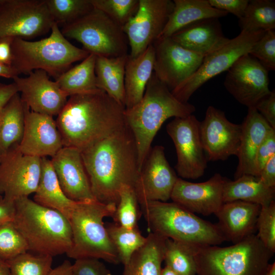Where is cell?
Listing matches in <instances>:
<instances>
[{"label": "cell", "instance_id": "obj_1", "mask_svg": "<svg viewBox=\"0 0 275 275\" xmlns=\"http://www.w3.org/2000/svg\"><path fill=\"white\" fill-rule=\"evenodd\" d=\"M124 111L100 89L70 96L56 120L64 147L81 151L123 130Z\"/></svg>", "mask_w": 275, "mask_h": 275}, {"label": "cell", "instance_id": "obj_2", "mask_svg": "<svg viewBox=\"0 0 275 275\" xmlns=\"http://www.w3.org/2000/svg\"><path fill=\"white\" fill-rule=\"evenodd\" d=\"M80 152L95 199L117 205L121 187H134L139 174L135 144L129 129L127 126Z\"/></svg>", "mask_w": 275, "mask_h": 275}, {"label": "cell", "instance_id": "obj_3", "mask_svg": "<svg viewBox=\"0 0 275 275\" xmlns=\"http://www.w3.org/2000/svg\"><path fill=\"white\" fill-rule=\"evenodd\" d=\"M195 111L193 104L179 101L153 73L141 100L124 111L126 124L135 144L139 172L162 124L170 118L187 116Z\"/></svg>", "mask_w": 275, "mask_h": 275}, {"label": "cell", "instance_id": "obj_4", "mask_svg": "<svg viewBox=\"0 0 275 275\" xmlns=\"http://www.w3.org/2000/svg\"><path fill=\"white\" fill-rule=\"evenodd\" d=\"M14 203L13 223L25 240L29 251L52 257L69 252L72 235L65 216L28 197L19 198Z\"/></svg>", "mask_w": 275, "mask_h": 275}, {"label": "cell", "instance_id": "obj_5", "mask_svg": "<svg viewBox=\"0 0 275 275\" xmlns=\"http://www.w3.org/2000/svg\"><path fill=\"white\" fill-rule=\"evenodd\" d=\"M141 206L150 232L167 238L194 248L219 245L226 241L217 224L175 202L150 201Z\"/></svg>", "mask_w": 275, "mask_h": 275}, {"label": "cell", "instance_id": "obj_6", "mask_svg": "<svg viewBox=\"0 0 275 275\" xmlns=\"http://www.w3.org/2000/svg\"><path fill=\"white\" fill-rule=\"evenodd\" d=\"M50 35L40 40L30 41L15 38L12 44L11 66L18 75H28L42 70L55 79L69 69L72 63L84 60L89 53L71 44L54 22Z\"/></svg>", "mask_w": 275, "mask_h": 275}, {"label": "cell", "instance_id": "obj_7", "mask_svg": "<svg viewBox=\"0 0 275 275\" xmlns=\"http://www.w3.org/2000/svg\"><path fill=\"white\" fill-rule=\"evenodd\" d=\"M115 204H104L96 200L77 202L68 218L72 244L67 256L75 260L95 258L118 264L119 258L108 234L103 219L113 216Z\"/></svg>", "mask_w": 275, "mask_h": 275}, {"label": "cell", "instance_id": "obj_8", "mask_svg": "<svg viewBox=\"0 0 275 275\" xmlns=\"http://www.w3.org/2000/svg\"><path fill=\"white\" fill-rule=\"evenodd\" d=\"M273 254L255 234L228 246L196 248V275H264Z\"/></svg>", "mask_w": 275, "mask_h": 275}, {"label": "cell", "instance_id": "obj_9", "mask_svg": "<svg viewBox=\"0 0 275 275\" xmlns=\"http://www.w3.org/2000/svg\"><path fill=\"white\" fill-rule=\"evenodd\" d=\"M61 31L66 38L80 42L89 54L107 58L128 54V42L123 27L95 8L77 20L64 25Z\"/></svg>", "mask_w": 275, "mask_h": 275}, {"label": "cell", "instance_id": "obj_10", "mask_svg": "<svg viewBox=\"0 0 275 275\" xmlns=\"http://www.w3.org/2000/svg\"><path fill=\"white\" fill-rule=\"evenodd\" d=\"M265 32L241 31L224 46L204 57L197 70L171 91L180 101L187 103L192 95L206 82L227 71L241 56L249 53L255 43Z\"/></svg>", "mask_w": 275, "mask_h": 275}, {"label": "cell", "instance_id": "obj_11", "mask_svg": "<svg viewBox=\"0 0 275 275\" xmlns=\"http://www.w3.org/2000/svg\"><path fill=\"white\" fill-rule=\"evenodd\" d=\"M54 22L46 0H2L0 3V38L40 37L50 31Z\"/></svg>", "mask_w": 275, "mask_h": 275}, {"label": "cell", "instance_id": "obj_12", "mask_svg": "<svg viewBox=\"0 0 275 275\" xmlns=\"http://www.w3.org/2000/svg\"><path fill=\"white\" fill-rule=\"evenodd\" d=\"M199 124L196 117L191 114L174 118L166 126L176 151L175 169L182 179H197L204 174L207 166Z\"/></svg>", "mask_w": 275, "mask_h": 275}, {"label": "cell", "instance_id": "obj_13", "mask_svg": "<svg viewBox=\"0 0 275 275\" xmlns=\"http://www.w3.org/2000/svg\"><path fill=\"white\" fill-rule=\"evenodd\" d=\"M17 146L2 152L0 162V193L14 202L35 193L41 173L42 158L23 154Z\"/></svg>", "mask_w": 275, "mask_h": 275}, {"label": "cell", "instance_id": "obj_14", "mask_svg": "<svg viewBox=\"0 0 275 275\" xmlns=\"http://www.w3.org/2000/svg\"><path fill=\"white\" fill-rule=\"evenodd\" d=\"M174 7L171 0H139L135 14L123 27L134 58L159 38Z\"/></svg>", "mask_w": 275, "mask_h": 275}, {"label": "cell", "instance_id": "obj_15", "mask_svg": "<svg viewBox=\"0 0 275 275\" xmlns=\"http://www.w3.org/2000/svg\"><path fill=\"white\" fill-rule=\"evenodd\" d=\"M153 45L155 50L153 73L171 91L192 75L204 58L183 47L171 37H159Z\"/></svg>", "mask_w": 275, "mask_h": 275}, {"label": "cell", "instance_id": "obj_16", "mask_svg": "<svg viewBox=\"0 0 275 275\" xmlns=\"http://www.w3.org/2000/svg\"><path fill=\"white\" fill-rule=\"evenodd\" d=\"M269 83L268 71L247 53L227 70L224 85L238 102L250 108L270 93Z\"/></svg>", "mask_w": 275, "mask_h": 275}, {"label": "cell", "instance_id": "obj_17", "mask_svg": "<svg viewBox=\"0 0 275 275\" xmlns=\"http://www.w3.org/2000/svg\"><path fill=\"white\" fill-rule=\"evenodd\" d=\"M178 178L166 157L164 148H151L133 187L139 204L168 201Z\"/></svg>", "mask_w": 275, "mask_h": 275}, {"label": "cell", "instance_id": "obj_18", "mask_svg": "<svg viewBox=\"0 0 275 275\" xmlns=\"http://www.w3.org/2000/svg\"><path fill=\"white\" fill-rule=\"evenodd\" d=\"M199 130L207 161L225 160L238 153L241 125L229 121L224 112L209 106Z\"/></svg>", "mask_w": 275, "mask_h": 275}, {"label": "cell", "instance_id": "obj_19", "mask_svg": "<svg viewBox=\"0 0 275 275\" xmlns=\"http://www.w3.org/2000/svg\"><path fill=\"white\" fill-rule=\"evenodd\" d=\"M23 103L31 111L58 116L64 107L68 95L42 70H36L26 77L13 78Z\"/></svg>", "mask_w": 275, "mask_h": 275}, {"label": "cell", "instance_id": "obj_20", "mask_svg": "<svg viewBox=\"0 0 275 275\" xmlns=\"http://www.w3.org/2000/svg\"><path fill=\"white\" fill-rule=\"evenodd\" d=\"M226 178L215 173L209 180L194 183L178 178L171 199L194 213L204 216L215 214L223 204Z\"/></svg>", "mask_w": 275, "mask_h": 275}, {"label": "cell", "instance_id": "obj_21", "mask_svg": "<svg viewBox=\"0 0 275 275\" xmlns=\"http://www.w3.org/2000/svg\"><path fill=\"white\" fill-rule=\"evenodd\" d=\"M24 105V128L18 149L25 155L53 157L64 147L56 120L52 116L31 111Z\"/></svg>", "mask_w": 275, "mask_h": 275}, {"label": "cell", "instance_id": "obj_22", "mask_svg": "<svg viewBox=\"0 0 275 275\" xmlns=\"http://www.w3.org/2000/svg\"><path fill=\"white\" fill-rule=\"evenodd\" d=\"M50 160L60 185L68 198L78 202L96 200L79 150L63 147Z\"/></svg>", "mask_w": 275, "mask_h": 275}, {"label": "cell", "instance_id": "obj_23", "mask_svg": "<svg viewBox=\"0 0 275 275\" xmlns=\"http://www.w3.org/2000/svg\"><path fill=\"white\" fill-rule=\"evenodd\" d=\"M261 208L258 204L241 201L224 203L214 214L226 240L235 244L255 234Z\"/></svg>", "mask_w": 275, "mask_h": 275}, {"label": "cell", "instance_id": "obj_24", "mask_svg": "<svg viewBox=\"0 0 275 275\" xmlns=\"http://www.w3.org/2000/svg\"><path fill=\"white\" fill-rule=\"evenodd\" d=\"M241 125L240 142L237 154L238 164L235 179L243 175L256 176L257 151L268 133L273 129L255 107L248 108V114Z\"/></svg>", "mask_w": 275, "mask_h": 275}, {"label": "cell", "instance_id": "obj_25", "mask_svg": "<svg viewBox=\"0 0 275 275\" xmlns=\"http://www.w3.org/2000/svg\"><path fill=\"white\" fill-rule=\"evenodd\" d=\"M170 37L183 47L204 57L219 49L230 40L225 36L218 18H215L197 21Z\"/></svg>", "mask_w": 275, "mask_h": 275}, {"label": "cell", "instance_id": "obj_26", "mask_svg": "<svg viewBox=\"0 0 275 275\" xmlns=\"http://www.w3.org/2000/svg\"><path fill=\"white\" fill-rule=\"evenodd\" d=\"M155 50L150 45L138 56L128 54L125 67V108H129L142 98L154 71Z\"/></svg>", "mask_w": 275, "mask_h": 275}, {"label": "cell", "instance_id": "obj_27", "mask_svg": "<svg viewBox=\"0 0 275 275\" xmlns=\"http://www.w3.org/2000/svg\"><path fill=\"white\" fill-rule=\"evenodd\" d=\"M174 7L159 37H170L180 30L197 21L219 18L228 13L212 7L208 0H174Z\"/></svg>", "mask_w": 275, "mask_h": 275}, {"label": "cell", "instance_id": "obj_28", "mask_svg": "<svg viewBox=\"0 0 275 275\" xmlns=\"http://www.w3.org/2000/svg\"><path fill=\"white\" fill-rule=\"evenodd\" d=\"M34 201L44 207L58 211L68 219L78 202L68 198L63 191L51 160L41 158V173Z\"/></svg>", "mask_w": 275, "mask_h": 275}, {"label": "cell", "instance_id": "obj_29", "mask_svg": "<svg viewBox=\"0 0 275 275\" xmlns=\"http://www.w3.org/2000/svg\"><path fill=\"white\" fill-rule=\"evenodd\" d=\"M167 238L150 232L144 244L124 265L123 275H161Z\"/></svg>", "mask_w": 275, "mask_h": 275}, {"label": "cell", "instance_id": "obj_30", "mask_svg": "<svg viewBox=\"0 0 275 275\" xmlns=\"http://www.w3.org/2000/svg\"><path fill=\"white\" fill-rule=\"evenodd\" d=\"M223 197L224 203L241 201L266 206L274 201L275 188L267 186L259 177L243 175L234 181L225 179Z\"/></svg>", "mask_w": 275, "mask_h": 275}, {"label": "cell", "instance_id": "obj_31", "mask_svg": "<svg viewBox=\"0 0 275 275\" xmlns=\"http://www.w3.org/2000/svg\"><path fill=\"white\" fill-rule=\"evenodd\" d=\"M128 55L107 58L96 56L97 87L125 107L124 75Z\"/></svg>", "mask_w": 275, "mask_h": 275}, {"label": "cell", "instance_id": "obj_32", "mask_svg": "<svg viewBox=\"0 0 275 275\" xmlns=\"http://www.w3.org/2000/svg\"><path fill=\"white\" fill-rule=\"evenodd\" d=\"M25 105L18 92L0 109V150L5 152L20 143L23 134Z\"/></svg>", "mask_w": 275, "mask_h": 275}, {"label": "cell", "instance_id": "obj_33", "mask_svg": "<svg viewBox=\"0 0 275 275\" xmlns=\"http://www.w3.org/2000/svg\"><path fill=\"white\" fill-rule=\"evenodd\" d=\"M96 59V55L89 54L80 63L69 68L55 80L68 97L99 89L95 72Z\"/></svg>", "mask_w": 275, "mask_h": 275}, {"label": "cell", "instance_id": "obj_34", "mask_svg": "<svg viewBox=\"0 0 275 275\" xmlns=\"http://www.w3.org/2000/svg\"><path fill=\"white\" fill-rule=\"evenodd\" d=\"M241 31L266 32L275 29V1L251 0L242 17L239 19Z\"/></svg>", "mask_w": 275, "mask_h": 275}, {"label": "cell", "instance_id": "obj_35", "mask_svg": "<svg viewBox=\"0 0 275 275\" xmlns=\"http://www.w3.org/2000/svg\"><path fill=\"white\" fill-rule=\"evenodd\" d=\"M109 237L117 252L120 262L124 265L129 261L134 253L142 246L146 240L138 227L127 228L116 224L106 227Z\"/></svg>", "mask_w": 275, "mask_h": 275}, {"label": "cell", "instance_id": "obj_36", "mask_svg": "<svg viewBox=\"0 0 275 275\" xmlns=\"http://www.w3.org/2000/svg\"><path fill=\"white\" fill-rule=\"evenodd\" d=\"M195 248L167 238L164 256L166 266L178 275H196Z\"/></svg>", "mask_w": 275, "mask_h": 275}, {"label": "cell", "instance_id": "obj_37", "mask_svg": "<svg viewBox=\"0 0 275 275\" xmlns=\"http://www.w3.org/2000/svg\"><path fill=\"white\" fill-rule=\"evenodd\" d=\"M49 13L58 25L70 24L93 9L90 0H46Z\"/></svg>", "mask_w": 275, "mask_h": 275}, {"label": "cell", "instance_id": "obj_38", "mask_svg": "<svg viewBox=\"0 0 275 275\" xmlns=\"http://www.w3.org/2000/svg\"><path fill=\"white\" fill-rule=\"evenodd\" d=\"M139 205L133 187L122 185L119 191V200L112 216L115 224L127 228L138 227L141 215Z\"/></svg>", "mask_w": 275, "mask_h": 275}, {"label": "cell", "instance_id": "obj_39", "mask_svg": "<svg viewBox=\"0 0 275 275\" xmlns=\"http://www.w3.org/2000/svg\"><path fill=\"white\" fill-rule=\"evenodd\" d=\"M10 275H48L52 257L28 252L8 260Z\"/></svg>", "mask_w": 275, "mask_h": 275}, {"label": "cell", "instance_id": "obj_40", "mask_svg": "<svg viewBox=\"0 0 275 275\" xmlns=\"http://www.w3.org/2000/svg\"><path fill=\"white\" fill-rule=\"evenodd\" d=\"M94 8L98 9L119 25L123 27L135 14L139 0H90Z\"/></svg>", "mask_w": 275, "mask_h": 275}, {"label": "cell", "instance_id": "obj_41", "mask_svg": "<svg viewBox=\"0 0 275 275\" xmlns=\"http://www.w3.org/2000/svg\"><path fill=\"white\" fill-rule=\"evenodd\" d=\"M29 251L28 244L13 222L0 226V257L9 260Z\"/></svg>", "mask_w": 275, "mask_h": 275}, {"label": "cell", "instance_id": "obj_42", "mask_svg": "<svg viewBox=\"0 0 275 275\" xmlns=\"http://www.w3.org/2000/svg\"><path fill=\"white\" fill-rule=\"evenodd\" d=\"M257 236L270 252H275V202L261 207L257 223Z\"/></svg>", "mask_w": 275, "mask_h": 275}, {"label": "cell", "instance_id": "obj_43", "mask_svg": "<svg viewBox=\"0 0 275 275\" xmlns=\"http://www.w3.org/2000/svg\"><path fill=\"white\" fill-rule=\"evenodd\" d=\"M249 54L268 71L275 70V31H266L253 45Z\"/></svg>", "mask_w": 275, "mask_h": 275}, {"label": "cell", "instance_id": "obj_44", "mask_svg": "<svg viewBox=\"0 0 275 275\" xmlns=\"http://www.w3.org/2000/svg\"><path fill=\"white\" fill-rule=\"evenodd\" d=\"M73 275H112L110 270L100 260L81 258L72 264Z\"/></svg>", "mask_w": 275, "mask_h": 275}, {"label": "cell", "instance_id": "obj_45", "mask_svg": "<svg viewBox=\"0 0 275 275\" xmlns=\"http://www.w3.org/2000/svg\"><path fill=\"white\" fill-rule=\"evenodd\" d=\"M275 155V129H272L260 146L255 159V174L259 177L263 168Z\"/></svg>", "mask_w": 275, "mask_h": 275}, {"label": "cell", "instance_id": "obj_46", "mask_svg": "<svg viewBox=\"0 0 275 275\" xmlns=\"http://www.w3.org/2000/svg\"><path fill=\"white\" fill-rule=\"evenodd\" d=\"M210 5L214 8L232 13L240 19L243 15L248 0H208Z\"/></svg>", "mask_w": 275, "mask_h": 275}, {"label": "cell", "instance_id": "obj_47", "mask_svg": "<svg viewBox=\"0 0 275 275\" xmlns=\"http://www.w3.org/2000/svg\"><path fill=\"white\" fill-rule=\"evenodd\" d=\"M269 125L275 129V92L270 91L254 107Z\"/></svg>", "mask_w": 275, "mask_h": 275}, {"label": "cell", "instance_id": "obj_48", "mask_svg": "<svg viewBox=\"0 0 275 275\" xmlns=\"http://www.w3.org/2000/svg\"><path fill=\"white\" fill-rule=\"evenodd\" d=\"M259 177L267 186L275 188V155L272 156L266 163Z\"/></svg>", "mask_w": 275, "mask_h": 275}, {"label": "cell", "instance_id": "obj_49", "mask_svg": "<svg viewBox=\"0 0 275 275\" xmlns=\"http://www.w3.org/2000/svg\"><path fill=\"white\" fill-rule=\"evenodd\" d=\"M15 214V203L0 196V226L13 222Z\"/></svg>", "mask_w": 275, "mask_h": 275}, {"label": "cell", "instance_id": "obj_50", "mask_svg": "<svg viewBox=\"0 0 275 275\" xmlns=\"http://www.w3.org/2000/svg\"><path fill=\"white\" fill-rule=\"evenodd\" d=\"M14 38H0V63L11 65L12 60V44Z\"/></svg>", "mask_w": 275, "mask_h": 275}, {"label": "cell", "instance_id": "obj_51", "mask_svg": "<svg viewBox=\"0 0 275 275\" xmlns=\"http://www.w3.org/2000/svg\"><path fill=\"white\" fill-rule=\"evenodd\" d=\"M17 93L18 90L13 82L11 84L0 82V109Z\"/></svg>", "mask_w": 275, "mask_h": 275}, {"label": "cell", "instance_id": "obj_52", "mask_svg": "<svg viewBox=\"0 0 275 275\" xmlns=\"http://www.w3.org/2000/svg\"><path fill=\"white\" fill-rule=\"evenodd\" d=\"M48 275H73L72 264L66 260L60 265L51 268Z\"/></svg>", "mask_w": 275, "mask_h": 275}, {"label": "cell", "instance_id": "obj_53", "mask_svg": "<svg viewBox=\"0 0 275 275\" xmlns=\"http://www.w3.org/2000/svg\"><path fill=\"white\" fill-rule=\"evenodd\" d=\"M17 76L18 73L11 66L0 63V76L13 79Z\"/></svg>", "mask_w": 275, "mask_h": 275}, {"label": "cell", "instance_id": "obj_54", "mask_svg": "<svg viewBox=\"0 0 275 275\" xmlns=\"http://www.w3.org/2000/svg\"><path fill=\"white\" fill-rule=\"evenodd\" d=\"M0 275H10L9 265L7 260L0 257Z\"/></svg>", "mask_w": 275, "mask_h": 275}, {"label": "cell", "instance_id": "obj_55", "mask_svg": "<svg viewBox=\"0 0 275 275\" xmlns=\"http://www.w3.org/2000/svg\"><path fill=\"white\" fill-rule=\"evenodd\" d=\"M161 275H178L167 266L162 268Z\"/></svg>", "mask_w": 275, "mask_h": 275}, {"label": "cell", "instance_id": "obj_56", "mask_svg": "<svg viewBox=\"0 0 275 275\" xmlns=\"http://www.w3.org/2000/svg\"><path fill=\"white\" fill-rule=\"evenodd\" d=\"M264 275H275V263L269 264Z\"/></svg>", "mask_w": 275, "mask_h": 275}, {"label": "cell", "instance_id": "obj_57", "mask_svg": "<svg viewBox=\"0 0 275 275\" xmlns=\"http://www.w3.org/2000/svg\"><path fill=\"white\" fill-rule=\"evenodd\" d=\"M1 156H2V151L0 150V162H1Z\"/></svg>", "mask_w": 275, "mask_h": 275}, {"label": "cell", "instance_id": "obj_58", "mask_svg": "<svg viewBox=\"0 0 275 275\" xmlns=\"http://www.w3.org/2000/svg\"><path fill=\"white\" fill-rule=\"evenodd\" d=\"M1 1H2V0H0V3H1Z\"/></svg>", "mask_w": 275, "mask_h": 275}]
</instances>
